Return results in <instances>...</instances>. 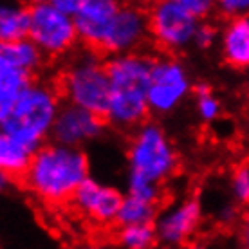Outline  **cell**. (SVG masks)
I'll return each instance as SVG.
<instances>
[{"instance_id":"1","label":"cell","mask_w":249,"mask_h":249,"mask_svg":"<svg viewBox=\"0 0 249 249\" xmlns=\"http://www.w3.org/2000/svg\"><path fill=\"white\" fill-rule=\"evenodd\" d=\"M110 80V100L105 119L119 130H137L150 114L148 85L156 60L148 54H121L105 62Z\"/></svg>"},{"instance_id":"20","label":"cell","mask_w":249,"mask_h":249,"mask_svg":"<svg viewBox=\"0 0 249 249\" xmlns=\"http://www.w3.org/2000/svg\"><path fill=\"white\" fill-rule=\"evenodd\" d=\"M116 240L121 249H152L159 238H157L156 224H146L119 228Z\"/></svg>"},{"instance_id":"25","label":"cell","mask_w":249,"mask_h":249,"mask_svg":"<svg viewBox=\"0 0 249 249\" xmlns=\"http://www.w3.org/2000/svg\"><path fill=\"white\" fill-rule=\"evenodd\" d=\"M182 4H184V7H186L188 11L192 13L197 20H200V22H202V18H206V17L213 11V7H215V4L210 2V0H182Z\"/></svg>"},{"instance_id":"21","label":"cell","mask_w":249,"mask_h":249,"mask_svg":"<svg viewBox=\"0 0 249 249\" xmlns=\"http://www.w3.org/2000/svg\"><path fill=\"white\" fill-rule=\"evenodd\" d=\"M193 92H195V98H197V114L199 118L206 123H213L215 119L220 116V101L213 96L212 87L200 81L193 87Z\"/></svg>"},{"instance_id":"17","label":"cell","mask_w":249,"mask_h":249,"mask_svg":"<svg viewBox=\"0 0 249 249\" xmlns=\"http://www.w3.org/2000/svg\"><path fill=\"white\" fill-rule=\"evenodd\" d=\"M33 74L15 67L0 65V121L11 112L20 96L33 85Z\"/></svg>"},{"instance_id":"26","label":"cell","mask_w":249,"mask_h":249,"mask_svg":"<svg viewBox=\"0 0 249 249\" xmlns=\"http://www.w3.org/2000/svg\"><path fill=\"white\" fill-rule=\"evenodd\" d=\"M215 40H217V29L212 27L210 24H202L199 25V31L195 35V45L200 47V49H208V47H212L215 44Z\"/></svg>"},{"instance_id":"2","label":"cell","mask_w":249,"mask_h":249,"mask_svg":"<svg viewBox=\"0 0 249 249\" xmlns=\"http://www.w3.org/2000/svg\"><path fill=\"white\" fill-rule=\"evenodd\" d=\"M89 172L90 164L83 150L51 143L36 152L22 182L45 204H65L90 179Z\"/></svg>"},{"instance_id":"6","label":"cell","mask_w":249,"mask_h":249,"mask_svg":"<svg viewBox=\"0 0 249 249\" xmlns=\"http://www.w3.org/2000/svg\"><path fill=\"white\" fill-rule=\"evenodd\" d=\"M150 36L164 51H182L195 44V35L202 24L188 11L182 0H161L148 9Z\"/></svg>"},{"instance_id":"28","label":"cell","mask_w":249,"mask_h":249,"mask_svg":"<svg viewBox=\"0 0 249 249\" xmlns=\"http://www.w3.org/2000/svg\"><path fill=\"white\" fill-rule=\"evenodd\" d=\"M240 235H242L244 246L246 249H249V212H246L242 218V226H240Z\"/></svg>"},{"instance_id":"5","label":"cell","mask_w":249,"mask_h":249,"mask_svg":"<svg viewBox=\"0 0 249 249\" xmlns=\"http://www.w3.org/2000/svg\"><path fill=\"white\" fill-rule=\"evenodd\" d=\"M58 90L69 105L105 118L112 92L107 65L94 54H81L65 69Z\"/></svg>"},{"instance_id":"14","label":"cell","mask_w":249,"mask_h":249,"mask_svg":"<svg viewBox=\"0 0 249 249\" xmlns=\"http://www.w3.org/2000/svg\"><path fill=\"white\" fill-rule=\"evenodd\" d=\"M220 49L231 67L249 69V15L228 20L220 33Z\"/></svg>"},{"instance_id":"3","label":"cell","mask_w":249,"mask_h":249,"mask_svg":"<svg viewBox=\"0 0 249 249\" xmlns=\"http://www.w3.org/2000/svg\"><path fill=\"white\" fill-rule=\"evenodd\" d=\"M60 108V90L44 81H33L11 112L0 121L2 134L40 150L51 137Z\"/></svg>"},{"instance_id":"13","label":"cell","mask_w":249,"mask_h":249,"mask_svg":"<svg viewBox=\"0 0 249 249\" xmlns=\"http://www.w3.org/2000/svg\"><path fill=\"white\" fill-rule=\"evenodd\" d=\"M119 6L114 0H81L80 9L74 15V24L80 42L90 49H101L107 29L112 22Z\"/></svg>"},{"instance_id":"11","label":"cell","mask_w":249,"mask_h":249,"mask_svg":"<svg viewBox=\"0 0 249 249\" xmlns=\"http://www.w3.org/2000/svg\"><path fill=\"white\" fill-rule=\"evenodd\" d=\"M124 195L112 186L101 184L96 179H87L72 197V204L78 212L96 224H112L118 220L119 208Z\"/></svg>"},{"instance_id":"12","label":"cell","mask_w":249,"mask_h":249,"mask_svg":"<svg viewBox=\"0 0 249 249\" xmlns=\"http://www.w3.org/2000/svg\"><path fill=\"white\" fill-rule=\"evenodd\" d=\"M202 220L199 199H184L157 217V238L166 246H182L197 231Z\"/></svg>"},{"instance_id":"16","label":"cell","mask_w":249,"mask_h":249,"mask_svg":"<svg viewBox=\"0 0 249 249\" xmlns=\"http://www.w3.org/2000/svg\"><path fill=\"white\" fill-rule=\"evenodd\" d=\"M44 56L45 54L38 49V45L31 38L9 42V44H0V65L20 69L33 76L42 67Z\"/></svg>"},{"instance_id":"27","label":"cell","mask_w":249,"mask_h":249,"mask_svg":"<svg viewBox=\"0 0 249 249\" xmlns=\"http://www.w3.org/2000/svg\"><path fill=\"white\" fill-rule=\"evenodd\" d=\"M51 2L58 11H62L67 17H72V18H74V15L78 13L81 4V0H51Z\"/></svg>"},{"instance_id":"24","label":"cell","mask_w":249,"mask_h":249,"mask_svg":"<svg viewBox=\"0 0 249 249\" xmlns=\"http://www.w3.org/2000/svg\"><path fill=\"white\" fill-rule=\"evenodd\" d=\"M217 7L230 20L249 15V0H220L217 2Z\"/></svg>"},{"instance_id":"18","label":"cell","mask_w":249,"mask_h":249,"mask_svg":"<svg viewBox=\"0 0 249 249\" xmlns=\"http://www.w3.org/2000/svg\"><path fill=\"white\" fill-rule=\"evenodd\" d=\"M31 13L29 6H2L0 7V40L2 44L18 42L29 38Z\"/></svg>"},{"instance_id":"29","label":"cell","mask_w":249,"mask_h":249,"mask_svg":"<svg viewBox=\"0 0 249 249\" xmlns=\"http://www.w3.org/2000/svg\"><path fill=\"white\" fill-rule=\"evenodd\" d=\"M71 249H108V248H105V246H100V244H80V246L71 248Z\"/></svg>"},{"instance_id":"8","label":"cell","mask_w":249,"mask_h":249,"mask_svg":"<svg viewBox=\"0 0 249 249\" xmlns=\"http://www.w3.org/2000/svg\"><path fill=\"white\" fill-rule=\"evenodd\" d=\"M193 90L186 67L175 58L156 60L148 85V107L152 114L174 112Z\"/></svg>"},{"instance_id":"30","label":"cell","mask_w":249,"mask_h":249,"mask_svg":"<svg viewBox=\"0 0 249 249\" xmlns=\"http://www.w3.org/2000/svg\"><path fill=\"white\" fill-rule=\"evenodd\" d=\"M188 249H206L204 246H197V244H195V246H192V248H188Z\"/></svg>"},{"instance_id":"4","label":"cell","mask_w":249,"mask_h":249,"mask_svg":"<svg viewBox=\"0 0 249 249\" xmlns=\"http://www.w3.org/2000/svg\"><path fill=\"white\" fill-rule=\"evenodd\" d=\"M128 174L161 184L174 177L179 156L166 132L157 123L146 121L134 130L126 150Z\"/></svg>"},{"instance_id":"15","label":"cell","mask_w":249,"mask_h":249,"mask_svg":"<svg viewBox=\"0 0 249 249\" xmlns=\"http://www.w3.org/2000/svg\"><path fill=\"white\" fill-rule=\"evenodd\" d=\"M38 148L25 144L11 136H0V170L9 181H24L25 174L31 168V162Z\"/></svg>"},{"instance_id":"19","label":"cell","mask_w":249,"mask_h":249,"mask_svg":"<svg viewBox=\"0 0 249 249\" xmlns=\"http://www.w3.org/2000/svg\"><path fill=\"white\" fill-rule=\"evenodd\" d=\"M157 217V206L139 200L136 197L124 195L123 204L119 208L118 220L116 224L119 228H126V226H146V224H156Z\"/></svg>"},{"instance_id":"9","label":"cell","mask_w":249,"mask_h":249,"mask_svg":"<svg viewBox=\"0 0 249 249\" xmlns=\"http://www.w3.org/2000/svg\"><path fill=\"white\" fill-rule=\"evenodd\" d=\"M148 35V11L139 6L121 4L107 29L105 40L100 51L108 53L112 56L130 54V53H136L139 45H143Z\"/></svg>"},{"instance_id":"7","label":"cell","mask_w":249,"mask_h":249,"mask_svg":"<svg viewBox=\"0 0 249 249\" xmlns=\"http://www.w3.org/2000/svg\"><path fill=\"white\" fill-rule=\"evenodd\" d=\"M31 29L29 38L45 56H62L80 40L72 17L63 15L53 2H35L29 6Z\"/></svg>"},{"instance_id":"23","label":"cell","mask_w":249,"mask_h":249,"mask_svg":"<svg viewBox=\"0 0 249 249\" xmlns=\"http://www.w3.org/2000/svg\"><path fill=\"white\" fill-rule=\"evenodd\" d=\"M231 192L238 204H249V164L235 170L231 177Z\"/></svg>"},{"instance_id":"22","label":"cell","mask_w":249,"mask_h":249,"mask_svg":"<svg viewBox=\"0 0 249 249\" xmlns=\"http://www.w3.org/2000/svg\"><path fill=\"white\" fill-rule=\"evenodd\" d=\"M126 195L157 206V202H159L162 197V190H161V184H156V182L148 181V179H143V177L128 174Z\"/></svg>"},{"instance_id":"10","label":"cell","mask_w":249,"mask_h":249,"mask_svg":"<svg viewBox=\"0 0 249 249\" xmlns=\"http://www.w3.org/2000/svg\"><path fill=\"white\" fill-rule=\"evenodd\" d=\"M105 126L107 119L103 116L65 103L58 112V118L51 132V139L56 144L80 148L81 144H87L101 137V134L105 132Z\"/></svg>"}]
</instances>
